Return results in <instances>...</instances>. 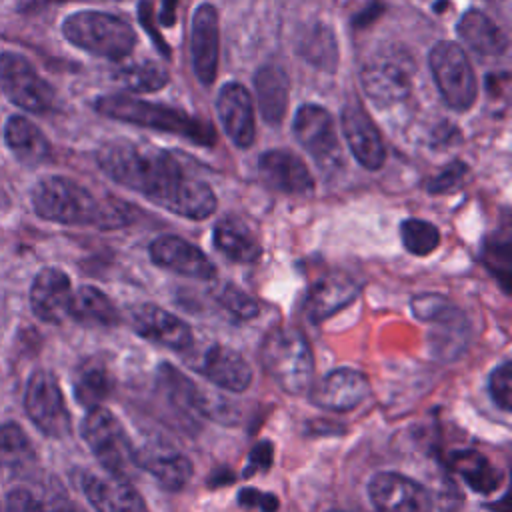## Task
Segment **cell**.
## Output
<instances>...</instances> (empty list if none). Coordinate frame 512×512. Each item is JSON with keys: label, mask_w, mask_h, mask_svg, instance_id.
Segmentation results:
<instances>
[{"label": "cell", "mask_w": 512, "mask_h": 512, "mask_svg": "<svg viewBox=\"0 0 512 512\" xmlns=\"http://www.w3.org/2000/svg\"><path fill=\"white\" fill-rule=\"evenodd\" d=\"M214 300L236 320H250L258 314V302L234 284H220L214 290Z\"/></svg>", "instance_id": "obj_37"}, {"label": "cell", "mask_w": 512, "mask_h": 512, "mask_svg": "<svg viewBox=\"0 0 512 512\" xmlns=\"http://www.w3.org/2000/svg\"><path fill=\"white\" fill-rule=\"evenodd\" d=\"M114 78L130 92H156L168 84V70L160 62L140 60L122 66Z\"/></svg>", "instance_id": "obj_32"}, {"label": "cell", "mask_w": 512, "mask_h": 512, "mask_svg": "<svg viewBox=\"0 0 512 512\" xmlns=\"http://www.w3.org/2000/svg\"><path fill=\"white\" fill-rule=\"evenodd\" d=\"M488 392L496 406L504 412L512 408V364L510 360H504L500 366H496L488 378Z\"/></svg>", "instance_id": "obj_38"}, {"label": "cell", "mask_w": 512, "mask_h": 512, "mask_svg": "<svg viewBox=\"0 0 512 512\" xmlns=\"http://www.w3.org/2000/svg\"><path fill=\"white\" fill-rule=\"evenodd\" d=\"M260 362L266 374L286 394L298 396L310 390L314 376V356L306 336L300 330H272L260 346Z\"/></svg>", "instance_id": "obj_4"}, {"label": "cell", "mask_w": 512, "mask_h": 512, "mask_svg": "<svg viewBox=\"0 0 512 512\" xmlns=\"http://www.w3.org/2000/svg\"><path fill=\"white\" fill-rule=\"evenodd\" d=\"M96 162L114 182L182 218L204 220L216 210L210 184L192 174L168 150L132 140H112L96 152Z\"/></svg>", "instance_id": "obj_1"}, {"label": "cell", "mask_w": 512, "mask_h": 512, "mask_svg": "<svg viewBox=\"0 0 512 512\" xmlns=\"http://www.w3.org/2000/svg\"><path fill=\"white\" fill-rule=\"evenodd\" d=\"M148 252L156 266L176 272L180 276H188L196 280L216 278V266L210 262V258L198 246L190 244L180 236H172V234L158 236L152 240Z\"/></svg>", "instance_id": "obj_14"}, {"label": "cell", "mask_w": 512, "mask_h": 512, "mask_svg": "<svg viewBox=\"0 0 512 512\" xmlns=\"http://www.w3.org/2000/svg\"><path fill=\"white\" fill-rule=\"evenodd\" d=\"M330 512H340V510H330Z\"/></svg>", "instance_id": "obj_45"}, {"label": "cell", "mask_w": 512, "mask_h": 512, "mask_svg": "<svg viewBox=\"0 0 512 512\" xmlns=\"http://www.w3.org/2000/svg\"><path fill=\"white\" fill-rule=\"evenodd\" d=\"M82 490L96 512H148L140 492L118 476L84 474Z\"/></svg>", "instance_id": "obj_19"}, {"label": "cell", "mask_w": 512, "mask_h": 512, "mask_svg": "<svg viewBox=\"0 0 512 512\" xmlns=\"http://www.w3.org/2000/svg\"><path fill=\"white\" fill-rule=\"evenodd\" d=\"M430 70L444 102L454 110H468L478 94V84L468 56L456 42L442 40L428 54Z\"/></svg>", "instance_id": "obj_7"}, {"label": "cell", "mask_w": 512, "mask_h": 512, "mask_svg": "<svg viewBox=\"0 0 512 512\" xmlns=\"http://www.w3.org/2000/svg\"><path fill=\"white\" fill-rule=\"evenodd\" d=\"M214 246L232 262L252 264L260 258V242L254 232L234 216L218 220L214 226Z\"/></svg>", "instance_id": "obj_27"}, {"label": "cell", "mask_w": 512, "mask_h": 512, "mask_svg": "<svg viewBox=\"0 0 512 512\" xmlns=\"http://www.w3.org/2000/svg\"><path fill=\"white\" fill-rule=\"evenodd\" d=\"M200 372L218 388L228 392H244L252 382V368L236 350L212 344L206 348Z\"/></svg>", "instance_id": "obj_23"}, {"label": "cell", "mask_w": 512, "mask_h": 512, "mask_svg": "<svg viewBox=\"0 0 512 512\" xmlns=\"http://www.w3.org/2000/svg\"><path fill=\"white\" fill-rule=\"evenodd\" d=\"M256 102L268 124H280L288 108V76L276 64H266L254 74Z\"/></svg>", "instance_id": "obj_26"}, {"label": "cell", "mask_w": 512, "mask_h": 512, "mask_svg": "<svg viewBox=\"0 0 512 512\" xmlns=\"http://www.w3.org/2000/svg\"><path fill=\"white\" fill-rule=\"evenodd\" d=\"M378 512H420V484L400 472H378L368 482Z\"/></svg>", "instance_id": "obj_24"}, {"label": "cell", "mask_w": 512, "mask_h": 512, "mask_svg": "<svg viewBox=\"0 0 512 512\" xmlns=\"http://www.w3.org/2000/svg\"><path fill=\"white\" fill-rule=\"evenodd\" d=\"M32 206L40 218L68 226L118 228L130 220L126 204L100 202L88 188L66 176L38 180L32 188Z\"/></svg>", "instance_id": "obj_2"}, {"label": "cell", "mask_w": 512, "mask_h": 512, "mask_svg": "<svg viewBox=\"0 0 512 512\" xmlns=\"http://www.w3.org/2000/svg\"><path fill=\"white\" fill-rule=\"evenodd\" d=\"M4 512H46L40 494L28 488H16L8 494Z\"/></svg>", "instance_id": "obj_39"}, {"label": "cell", "mask_w": 512, "mask_h": 512, "mask_svg": "<svg viewBox=\"0 0 512 512\" xmlns=\"http://www.w3.org/2000/svg\"><path fill=\"white\" fill-rule=\"evenodd\" d=\"M370 394L368 378L354 368H336L328 372L310 392V400L332 412H348L362 404Z\"/></svg>", "instance_id": "obj_15"}, {"label": "cell", "mask_w": 512, "mask_h": 512, "mask_svg": "<svg viewBox=\"0 0 512 512\" xmlns=\"http://www.w3.org/2000/svg\"><path fill=\"white\" fill-rule=\"evenodd\" d=\"M38 468L34 446L30 444L24 430L14 424L0 426V472L8 478L22 480L30 478Z\"/></svg>", "instance_id": "obj_25"}, {"label": "cell", "mask_w": 512, "mask_h": 512, "mask_svg": "<svg viewBox=\"0 0 512 512\" xmlns=\"http://www.w3.org/2000/svg\"><path fill=\"white\" fill-rule=\"evenodd\" d=\"M110 390H112L110 374L100 364H86L78 372L74 382V396L86 408L98 406L104 398H108Z\"/></svg>", "instance_id": "obj_34"}, {"label": "cell", "mask_w": 512, "mask_h": 512, "mask_svg": "<svg viewBox=\"0 0 512 512\" xmlns=\"http://www.w3.org/2000/svg\"><path fill=\"white\" fill-rule=\"evenodd\" d=\"M62 34L80 50L110 60L126 58L136 44V32L124 18L98 10L70 14L62 22Z\"/></svg>", "instance_id": "obj_5"}, {"label": "cell", "mask_w": 512, "mask_h": 512, "mask_svg": "<svg viewBox=\"0 0 512 512\" xmlns=\"http://www.w3.org/2000/svg\"><path fill=\"white\" fill-rule=\"evenodd\" d=\"M220 28L218 12L210 4H200L190 20V58L200 84L210 86L218 72Z\"/></svg>", "instance_id": "obj_12"}, {"label": "cell", "mask_w": 512, "mask_h": 512, "mask_svg": "<svg viewBox=\"0 0 512 512\" xmlns=\"http://www.w3.org/2000/svg\"><path fill=\"white\" fill-rule=\"evenodd\" d=\"M238 504L248 510L258 512H276L278 510V498L270 492H262L256 488H242L238 492Z\"/></svg>", "instance_id": "obj_41"}, {"label": "cell", "mask_w": 512, "mask_h": 512, "mask_svg": "<svg viewBox=\"0 0 512 512\" xmlns=\"http://www.w3.org/2000/svg\"><path fill=\"white\" fill-rule=\"evenodd\" d=\"M360 82L374 104H396L408 96L412 86L410 60L402 54H378L362 66Z\"/></svg>", "instance_id": "obj_10"}, {"label": "cell", "mask_w": 512, "mask_h": 512, "mask_svg": "<svg viewBox=\"0 0 512 512\" xmlns=\"http://www.w3.org/2000/svg\"><path fill=\"white\" fill-rule=\"evenodd\" d=\"M294 134L318 166L334 168L340 162V144L330 112L318 104H304L294 116Z\"/></svg>", "instance_id": "obj_11"}, {"label": "cell", "mask_w": 512, "mask_h": 512, "mask_svg": "<svg viewBox=\"0 0 512 512\" xmlns=\"http://www.w3.org/2000/svg\"><path fill=\"white\" fill-rule=\"evenodd\" d=\"M400 238L404 248L414 256H428L432 254L440 244V230L420 218H406L400 224Z\"/></svg>", "instance_id": "obj_35"}, {"label": "cell", "mask_w": 512, "mask_h": 512, "mask_svg": "<svg viewBox=\"0 0 512 512\" xmlns=\"http://www.w3.org/2000/svg\"><path fill=\"white\" fill-rule=\"evenodd\" d=\"M262 182L282 194L304 196L314 190V180L306 164L288 150H268L258 160Z\"/></svg>", "instance_id": "obj_17"}, {"label": "cell", "mask_w": 512, "mask_h": 512, "mask_svg": "<svg viewBox=\"0 0 512 512\" xmlns=\"http://www.w3.org/2000/svg\"><path fill=\"white\" fill-rule=\"evenodd\" d=\"M462 494L450 478L436 480L432 486H420V510L424 512H456Z\"/></svg>", "instance_id": "obj_36"}, {"label": "cell", "mask_w": 512, "mask_h": 512, "mask_svg": "<svg viewBox=\"0 0 512 512\" xmlns=\"http://www.w3.org/2000/svg\"><path fill=\"white\" fill-rule=\"evenodd\" d=\"M134 332L168 350H186L192 346L190 326L176 314L156 304H136L130 312Z\"/></svg>", "instance_id": "obj_13"}, {"label": "cell", "mask_w": 512, "mask_h": 512, "mask_svg": "<svg viewBox=\"0 0 512 512\" xmlns=\"http://www.w3.org/2000/svg\"><path fill=\"white\" fill-rule=\"evenodd\" d=\"M458 38L482 56H500L508 48L506 34L480 10H468L456 26Z\"/></svg>", "instance_id": "obj_28"}, {"label": "cell", "mask_w": 512, "mask_h": 512, "mask_svg": "<svg viewBox=\"0 0 512 512\" xmlns=\"http://www.w3.org/2000/svg\"><path fill=\"white\" fill-rule=\"evenodd\" d=\"M96 2H122V0H96Z\"/></svg>", "instance_id": "obj_43"}, {"label": "cell", "mask_w": 512, "mask_h": 512, "mask_svg": "<svg viewBox=\"0 0 512 512\" xmlns=\"http://www.w3.org/2000/svg\"><path fill=\"white\" fill-rule=\"evenodd\" d=\"M72 286L70 278L58 268H42L30 288V306L36 318L48 324H60L70 314Z\"/></svg>", "instance_id": "obj_18"}, {"label": "cell", "mask_w": 512, "mask_h": 512, "mask_svg": "<svg viewBox=\"0 0 512 512\" xmlns=\"http://www.w3.org/2000/svg\"><path fill=\"white\" fill-rule=\"evenodd\" d=\"M272 466V446L270 442H258L250 454H248V462L244 468V478L256 474V472H266Z\"/></svg>", "instance_id": "obj_42"}, {"label": "cell", "mask_w": 512, "mask_h": 512, "mask_svg": "<svg viewBox=\"0 0 512 512\" xmlns=\"http://www.w3.org/2000/svg\"><path fill=\"white\" fill-rule=\"evenodd\" d=\"M68 316L92 326H114L118 322V310L112 300L100 288L88 284L72 292Z\"/></svg>", "instance_id": "obj_31"}, {"label": "cell", "mask_w": 512, "mask_h": 512, "mask_svg": "<svg viewBox=\"0 0 512 512\" xmlns=\"http://www.w3.org/2000/svg\"><path fill=\"white\" fill-rule=\"evenodd\" d=\"M0 88L14 106L26 112H48L54 104L52 86L24 56L14 52L0 54Z\"/></svg>", "instance_id": "obj_8"}, {"label": "cell", "mask_w": 512, "mask_h": 512, "mask_svg": "<svg viewBox=\"0 0 512 512\" xmlns=\"http://www.w3.org/2000/svg\"><path fill=\"white\" fill-rule=\"evenodd\" d=\"M94 106L100 114L108 118L178 134L202 146H210L216 140V134L210 122H204L196 116H188L182 110L170 108L164 104L138 100L128 94H108V96H100Z\"/></svg>", "instance_id": "obj_3"}, {"label": "cell", "mask_w": 512, "mask_h": 512, "mask_svg": "<svg viewBox=\"0 0 512 512\" xmlns=\"http://www.w3.org/2000/svg\"><path fill=\"white\" fill-rule=\"evenodd\" d=\"M342 134L354 154V158L368 170H378L384 164L386 150L382 136L358 102H350L340 114Z\"/></svg>", "instance_id": "obj_16"}, {"label": "cell", "mask_w": 512, "mask_h": 512, "mask_svg": "<svg viewBox=\"0 0 512 512\" xmlns=\"http://www.w3.org/2000/svg\"><path fill=\"white\" fill-rule=\"evenodd\" d=\"M4 140L12 154L24 164H40L50 154L46 136L24 116L8 118L4 126Z\"/></svg>", "instance_id": "obj_30"}, {"label": "cell", "mask_w": 512, "mask_h": 512, "mask_svg": "<svg viewBox=\"0 0 512 512\" xmlns=\"http://www.w3.org/2000/svg\"><path fill=\"white\" fill-rule=\"evenodd\" d=\"M80 430L84 442L110 476L124 480L134 476L138 470L136 448L120 420L108 408L100 404L88 408Z\"/></svg>", "instance_id": "obj_6"}, {"label": "cell", "mask_w": 512, "mask_h": 512, "mask_svg": "<svg viewBox=\"0 0 512 512\" xmlns=\"http://www.w3.org/2000/svg\"><path fill=\"white\" fill-rule=\"evenodd\" d=\"M466 174V164L462 162H452L450 166H446L440 174H436L434 178H430L428 182V192L430 194H442V192H448L452 190L454 186L460 184V180L464 178Z\"/></svg>", "instance_id": "obj_40"}, {"label": "cell", "mask_w": 512, "mask_h": 512, "mask_svg": "<svg viewBox=\"0 0 512 512\" xmlns=\"http://www.w3.org/2000/svg\"><path fill=\"white\" fill-rule=\"evenodd\" d=\"M24 408L28 418L46 436L64 438L70 434V414L58 380L48 370H36L24 392Z\"/></svg>", "instance_id": "obj_9"}, {"label": "cell", "mask_w": 512, "mask_h": 512, "mask_svg": "<svg viewBox=\"0 0 512 512\" xmlns=\"http://www.w3.org/2000/svg\"><path fill=\"white\" fill-rule=\"evenodd\" d=\"M136 464L166 490H182L194 470L192 462L180 450L164 442H152L136 448Z\"/></svg>", "instance_id": "obj_21"}, {"label": "cell", "mask_w": 512, "mask_h": 512, "mask_svg": "<svg viewBox=\"0 0 512 512\" xmlns=\"http://www.w3.org/2000/svg\"><path fill=\"white\" fill-rule=\"evenodd\" d=\"M448 468L458 474L468 488L480 494L494 492L502 482V472L476 450H456L448 456Z\"/></svg>", "instance_id": "obj_29"}, {"label": "cell", "mask_w": 512, "mask_h": 512, "mask_svg": "<svg viewBox=\"0 0 512 512\" xmlns=\"http://www.w3.org/2000/svg\"><path fill=\"white\" fill-rule=\"evenodd\" d=\"M220 122L226 136L238 148H250L256 136L254 128V104L248 90L238 82H228L216 102Z\"/></svg>", "instance_id": "obj_20"}, {"label": "cell", "mask_w": 512, "mask_h": 512, "mask_svg": "<svg viewBox=\"0 0 512 512\" xmlns=\"http://www.w3.org/2000/svg\"><path fill=\"white\" fill-rule=\"evenodd\" d=\"M360 292V284L342 272L322 276L308 292L304 312L312 324H320L346 308Z\"/></svg>", "instance_id": "obj_22"}, {"label": "cell", "mask_w": 512, "mask_h": 512, "mask_svg": "<svg viewBox=\"0 0 512 512\" xmlns=\"http://www.w3.org/2000/svg\"><path fill=\"white\" fill-rule=\"evenodd\" d=\"M0 512H4V508H2V504H0Z\"/></svg>", "instance_id": "obj_44"}, {"label": "cell", "mask_w": 512, "mask_h": 512, "mask_svg": "<svg viewBox=\"0 0 512 512\" xmlns=\"http://www.w3.org/2000/svg\"><path fill=\"white\" fill-rule=\"evenodd\" d=\"M300 54L318 68L334 70L338 60V50H336L332 32L322 24H316L312 30H306L302 34Z\"/></svg>", "instance_id": "obj_33"}]
</instances>
